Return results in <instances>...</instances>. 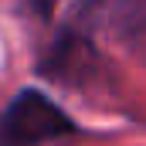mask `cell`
Here are the masks:
<instances>
[{"mask_svg": "<svg viewBox=\"0 0 146 146\" xmlns=\"http://www.w3.org/2000/svg\"><path fill=\"white\" fill-rule=\"evenodd\" d=\"M65 136H75V122L37 88H24L0 112V146H44Z\"/></svg>", "mask_w": 146, "mask_h": 146, "instance_id": "6da1fadb", "label": "cell"}, {"mask_svg": "<svg viewBox=\"0 0 146 146\" xmlns=\"http://www.w3.org/2000/svg\"><path fill=\"white\" fill-rule=\"evenodd\" d=\"M102 24L126 54L146 65V0H102Z\"/></svg>", "mask_w": 146, "mask_h": 146, "instance_id": "7a4b0ae2", "label": "cell"}]
</instances>
